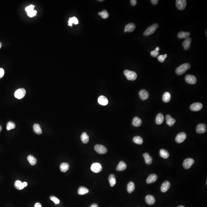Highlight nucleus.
Returning a JSON list of instances; mask_svg holds the SVG:
<instances>
[{
	"instance_id": "nucleus-1",
	"label": "nucleus",
	"mask_w": 207,
	"mask_h": 207,
	"mask_svg": "<svg viewBox=\"0 0 207 207\" xmlns=\"http://www.w3.org/2000/svg\"><path fill=\"white\" fill-rule=\"evenodd\" d=\"M191 68V65L189 63H184L180 65L176 68V72L178 75L183 74L188 69Z\"/></svg>"
},
{
	"instance_id": "nucleus-2",
	"label": "nucleus",
	"mask_w": 207,
	"mask_h": 207,
	"mask_svg": "<svg viewBox=\"0 0 207 207\" xmlns=\"http://www.w3.org/2000/svg\"><path fill=\"white\" fill-rule=\"evenodd\" d=\"M124 74L129 80L134 81L137 77V74L136 72L133 71L126 70L124 71Z\"/></svg>"
},
{
	"instance_id": "nucleus-3",
	"label": "nucleus",
	"mask_w": 207,
	"mask_h": 207,
	"mask_svg": "<svg viewBox=\"0 0 207 207\" xmlns=\"http://www.w3.org/2000/svg\"><path fill=\"white\" fill-rule=\"evenodd\" d=\"M158 24H155L148 27L147 29L145 31L143 34L144 36H147L151 34H152L156 31L157 29L158 28Z\"/></svg>"
},
{
	"instance_id": "nucleus-4",
	"label": "nucleus",
	"mask_w": 207,
	"mask_h": 207,
	"mask_svg": "<svg viewBox=\"0 0 207 207\" xmlns=\"http://www.w3.org/2000/svg\"><path fill=\"white\" fill-rule=\"evenodd\" d=\"M26 91L24 89H19L15 91L14 93V96L16 98L21 99L24 97Z\"/></svg>"
},
{
	"instance_id": "nucleus-5",
	"label": "nucleus",
	"mask_w": 207,
	"mask_h": 207,
	"mask_svg": "<svg viewBox=\"0 0 207 207\" xmlns=\"http://www.w3.org/2000/svg\"><path fill=\"white\" fill-rule=\"evenodd\" d=\"M94 148L96 152L99 154H105L107 151V148L105 146L103 145H100V144L96 145L94 146Z\"/></svg>"
},
{
	"instance_id": "nucleus-6",
	"label": "nucleus",
	"mask_w": 207,
	"mask_h": 207,
	"mask_svg": "<svg viewBox=\"0 0 207 207\" xmlns=\"http://www.w3.org/2000/svg\"><path fill=\"white\" fill-rule=\"evenodd\" d=\"M194 163L195 161L192 158H186L184 161L183 166L186 169H188L191 167Z\"/></svg>"
},
{
	"instance_id": "nucleus-7",
	"label": "nucleus",
	"mask_w": 207,
	"mask_h": 207,
	"mask_svg": "<svg viewBox=\"0 0 207 207\" xmlns=\"http://www.w3.org/2000/svg\"><path fill=\"white\" fill-rule=\"evenodd\" d=\"M102 166L98 163H95L91 165V171L95 173H98L101 172L102 170Z\"/></svg>"
},
{
	"instance_id": "nucleus-8",
	"label": "nucleus",
	"mask_w": 207,
	"mask_h": 207,
	"mask_svg": "<svg viewBox=\"0 0 207 207\" xmlns=\"http://www.w3.org/2000/svg\"><path fill=\"white\" fill-rule=\"evenodd\" d=\"M176 5L179 10H183L186 7V0H177Z\"/></svg>"
},
{
	"instance_id": "nucleus-9",
	"label": "nucleus",
	"mask_w": 207,
	"mask_h": 207,
	"mask_svg": "<svg viewBox=\"0 0 207 207\" xmlns=\"http://www.w3.org/2000/svg\"><path fill=\"white\" fill-rule=\"evenodd\" d=\"M185 79L186 82L189 84H195L197 82L196 78L194 75L187 74L185 76Z\"/></svg>"
},
{
	"instance_id": "nucleus-10",
	"label": "nucleus",
	"mask_w": 207,
	"mask_h": 207,
	"mask_svg": "<svg viewBox=\"0 0 207 207\" xmlns=\"http://www.w3.org/2000/svg\"><path fill=\"white\" fill-rule=\"evenodd\" d=\"M186 138V134L184 132H181L177 135L175 140L178 143H181L184 141Z\"/></svg>"
},
{
	"instance_id": "nucleus-11",
	"label": "nucleus",
	"mask_w": 207,
	"mask_h": 207,
	"mask_svg": "<svg viewBox=\"0 0 207 207\" xmlns=\"http://www.w3.org/2000/svg\"><path fill=\"white\" fill-rule=\"evenodd\" d=\"M203 107L201 103H193L190 107V109L193 111H198L201 110Z\"/></svg>"
},
{
	"instance_id": "nucleus-12",
	"label": "nucleus",
	"mask_w": 207,
	"mask_h": 207,
	"mask_svg": "<svg viewBox=\"0 0 207 207\" xmlns=\"http://www.w3.org/2000/svg\"><path fill=\"white\" fill-rule=\"evenodd\" d=\"M207 126L204 124H200L198 125L196 127V132L198 134H203L206 132Z\"/></svg>"
},
{
	"instance_id": "nucleus-13",
	"label": "nucleus",
	"mask_w": 207,
	"mask_h": 207,
	"mask_svg": "<svg viewBox=\"0 0 207 207\" xmlns=\"http://www.w3.org/2000/svg\"><path fill=\"white\" fill-rule=\"evenodd\" d=\"M139 95L140 98L142 100H147L149 97V94L146 90L144 89L140 91L139 92Z\"/></svg>"
},
{
	"instance_id": "nucleus-14",
	"label": "nucleus",
	"mask_w": 207,
	"mask_h": 207,
	"mask_svg": "<svg viewBox=\"0 0 207 207\" xmlns=\"http://www.w3.org/2000/svg\"><path fill=\"white\" fill-rule=\"evenodd\" d=\"M171 184L169 181H165L162 184L161 187V190L163 193L167 192L170 188Z\"/></svg>"
},
{
	"instance_id": "nucleus-15",
	"label": "nucleus",
	"mask_w": 207,
	"mask_h": 207,
	"mask_svg": "<svg viewBox=\"0 0 207 207\" xmlns=\"http://www.w3.org/2000/svg\"><path fill=\"white\" fill-rule=\"evenodd\" d=\"M166 123L169 126L172 127L176 122V120L172 117L170 115H167L166 116Z\"/></svg>"
},
{
	"instance_id": "nucleus-16",
	"label": "nucleus",
	"mask_w": 207,
	"mask_h": 207,
	"mask_svg": "<svg viewBox=\"0 0 207 207\" xmlns=\"http://www.w3.org/2000/svg\"><path fill=\"white\" fill-rule=\"evenodd\" d=\"M98 102L101 105H106L108 103V100L105 96H101L99 97L98 99Z\"/></svg>"
},
{
	"instance_id": "nucleus-17",
	"label": "nucleus",
	"mask_w": 207,
	"mask_h": 207,
	"mask_svg": "<svg viewBox=\"0 0 207 207\" xmlns=\"http://www.w3.org/2000/svg\"><path fill=\"white\" fill-rule=\"evenodd\" d=\"M145 201L146 203L148 205H153L155 202V197L151 195H148L146 196L145 197Z\"/></svg>"
},
{
	"instance_id": "nucleus-18",
	"label": "nucleus",
	"mask_w": 207,
	"mask_h": 207,
	"mask_svg": "<svg viewBox=\"0 0 207 207\" xmlns=\"http://www.w3.org/2000/svg\"><path fill=\"white\" fill-rule=\"evenodd\" d=\"M191 39L190 38H186L185 40L183 42L182 45L183 46L185 50H188L190 47L191 43Z\"/></svg>"
},
{
	"instance_id": "nucleus-19",
	"label": "nucleus",
	"mask_w": 207,
	"mask_h": 207,
	"mask_svg": "<svg viewBox=\"0 0 207 207\" xmlns=\"http://www.w3.org/2000/svg\"><path fill=\"white\" fill-rule=\"evenodd\" d=\"M158 177L156 174H151L149 175L146 179V182L148 184L154 183L157 179Z\"/></svg>"
},
{
	"instance_id": "nucleus-20",
	"label": "nucleus",
	"mask_w": 207,
	"mask_h": 207,
	"mask_svg": "<svg viewBox=\"0 0 207 207\" xmlns=\"http://www.w3.org/2000/svg\"><path fill=\"white\" fill-rule=\"evenodd\" d=\"M136 28V25L133 23H130L126 25L125 28L124 32H132L134 31Z\"/></svg>"
},
{
	"instance_id": "nucleus-21",
	"label": "nucleus",
	"mask_w": 207,
	"mask_h": 207,
	"mask_svg": "<svg viewBox=\"0 0 207 207\" xmlns=\"http://www.w3.org/2000/svg\"><path fill=\"white\" fill-rule=\"evenodd\" d=\"M141 123H142V121L141 119L137 117H134L132 120V125L136 127L140 126Z\"/></svg>"
},
{
	"instance_id": "nucleus-22",
	"label": "nucleus",
	"mask_w": 207,
	"mask_h": 207,
	"mask_svg": "<svg viewBox=\"0 0 207 207\" xmlns=\"http://www.w3.org/2000/svg\"><path fill=\"white\" fill-rule=\"evenodd\" d=\"M126 168V164L123 161H121L117 165L116 170L118 171H122L125 170Z\"/></svg>"
},
{
	"instance_id": "nucleus-23",
	"label": "nucleus",
	"mask_w": 207,
	"mask_h": 207,
	"mask_svg": "<svg viewBox=\"0 0 207 207\" xmlns=\"http://www.w3.org/2000/svg\"><path fill=\"white\" fill-rule=\"evenodd\" d=\"M143 156L145 159V162L146 164L150 165L152 163V158L148 153H144L143 154Z\"/></svg>"
},
{
	"instance_id": "nucleus-24",
	"label": "nucleus",
	"mask_w": 207,
	"mask_h": 207,
	"mask_svg": "<svg viewBox=\"0 0 207 207\" xmlns=\"http://www.w3.org/2000/svg\"><path fill=\"white\" fill-rule=\"evenodd\" d=\"M82 141L84 144H87L89 141V137L85 132H83L81 136Z\"/></svg>"
},
{
	"instance_id": "nucleus-25",
	"label": "nucleus",
	"mask_w": 207,
	"mask_h": 207,
	"mask_svg": "<svg viewBox=\"0 0 207 207\" xmlns=\"http://www.w3.org/2000/svg\"><path fill=\"white\" fill-rule=\"evenodd\" d=\"M164 121V115L162 113H159L156 118V123L157 124L160 125Z\"/></svg>"
},
{
	"instance_id": "nucleus-26",
	"label": "nucleus",
	"mask_w": 207,
	"mask_h": 207,
	"mask_svg": "<svg viewBox=\"0 0 207 207\" xmlns=\"http://www.w3.org/2000/svg\"><path fill=\"white\" fill-rule=\"evenodd\" d=\"M89 189L87 188H85L84 186H81L79 187L78 190V194L80 195H85L88 193Z\"/></svg>"
},
{
	"instance_id": "nucleus-27",
	"label": "nucleus",
	"mask_w": 207,
	"mask_h": 207,
	"mask_svg": "<svg viewBox=\"0 0 207 207\" xmlns=\"http://www.w3.org/2000/svg\"><path fill=\"white\" fill-rule=\"evenodd\" d=\"M135 189V184L134 182L131 181L127 184V190L128 193H131L134 191Z\"/></svg>"
},
{
	"instance_id": "nucleus-28",
	"label": "nucleus",
	"mask_w": 207,
	"mask_h": 207,
	"mask_svg": "<svg viewBox=\"0 0 207 207\" xmlns=\"http://www.w3.org/2000/svg\"><path fill=\"white\" fill-rule=\"evenodd\" d=\"M171 94L169 92H165L163 96V100L166 103H169L171 100Z\"/></svg>"
},
{
	"instance_id": "nucleus-29",
	"label": "nucleus",
	"mask_w": 207,
	"mask_h": 207,
	"mask_svg": "<svg viewBox=\"0 0 207 207\" xmlns=\"http://www.w3.org/2000/svg\"><path fill=\"white\" fill-rule=\"evenodd\" d=\"M69 166L67 163H62L60 166V169L62 172H66L69 169Z\"/></svg>"
},
{
	"instance_id": "nucleus-30",
	"label": "nucleus",
	"mask_w": 207,
	"mask_h": 207,
	"mask_svg": "<svg viewBox=\"0 0 207 207\" xmlns=\"http://www.w3.org/2000/svg\"><path fill=\"white\" fill-rule=\"evenodd\" d=\"M190 33L189 32H180L178 34V37L179 39H186L188 38L190 35Z\"/></svg>"
},
{
	"instance_id": "nucleus-31",
	"label": "nucleus",
	"mask_w": 207,
	"mask_h": 207,
	"mask_svg": "<svg viewBox=\"0 0 207 207\" xmlns=\"http://www.w3.org/2000/svg\"><path fill=\"white\" fill-rule=\"evenodd\" d=\"M33 129L34 132L36 133V134H41L42 133V130L38 124H34L33 126Z\"/></svg>"
},
{
	"instance_id": "nucleus-32",
	"label": "nucleus",
	"mask_w": 207,
	"mask_h": 207,
	"mask_svg": "<svg viewBox=\"0 0 207 207\" xmlns=\"http://www.w3.org/2000/svg\"><path fill=\"white\" fill-rule=\"evenodd\" d=\"M160 154L162 157L165 159H167L169 157V152L165 149H161L160 152Z\"/></svg>"
},
{
	"instance_id": "nucleus-33",
	"label": "nucleus",
	"mask_w": 207,
	"mask_h": 207,
	"mask_svg": "<svg viewBox=\"0 0 207 207\" xmlns=\"http://www.w3.org/2000/svg\"><path fill=\"white\" fill-rule=\"evenodd\" d=\"M109 181L110 184V186L113 187L116 184V178L114 174H111L109 176Z\"/></svg>"
},
{
	"instance_id": "nucleus-34",
	"label": "nucleus",
	"mask_w": 207,
	"mask_h": 207,
	"mask_svg": "<svg viewBox=\"0 0 207 207\" xmlns=\"http://www.w3.org/2000/svg\"><path fill=\"white\" fill-rule=\"evenodd\" d=\"M27 160L29 161V163L31 164V165H34L36 164L37 160L36 158H34L33 155H29L27 157Z\"/></svg>"
},
{
	"instance_id": "nucleus-35",
	"label": "nucleus",
	"mask_w": 207,
	"mask_h": 207,
	"mask_svg": "<svg viewBox=\"0 0 207 207\" xmlns=\"http://www.w3.org/2000/svg\"><path fill=\"white\" fill-rule=\"evenodd\" d=\"M133 141L135 143L141 145L143 143V139L140 136H136L133 138Z\"/></svg>"
},
{
	"instance_id": "nucleus-36",
	"label": "nucleus",
	"mask_w": 207,
	"mask_h": 207,
	"mask_svg": "<svg viewBox=\"0 0 207 207\" xmlns=\"http://www.w3.org/2000/svg\"><path fill=\"white\" fill-rule=\"evenodd\" d=\"M14 186L15 188L19 190L23 189L24 187L23 186V183L21 181L19 180H17L15 182Z\"/></svg>"
},
{
	"instance_id": "nucleus-37",
	"label": "nucleus",
	"mask_w": 207,
	"mask_h": 207,
	"mask_svg": "<svg viewBox=\"0 0 207 207\" xmlns=\"http://www.w3.org/2000/svg\"><path fill=\"white\" fill-rule=\"evenodd\" d=\"M72 24H78V20L76 17H73L70 18L68 21V25L70 26H72Z\"/></svg>"
},
{
	"instance_id": "nucleus-38",
	"label": "nucleus",
	"mask_w": 207,
	"mask_h": 207,
	"mask_svg": "<svg viewBox=\"0 0 207 207\" xmlns=\"http://www.w3.org/2000/svg\"><path fill=\"white\" fill-rule=\"evenodd\" d=\"M16 125L15 124L14 122L12 121H10L8 122L7 124V126H6V129L8 131H10V130L13 129L15 128Z\"/></svg>"
},
{
	"instance_id": "nucleus-39",
	"label": "nucleus",
	"mask_w": 207,
	"mask_h": 207,
	"mask_svg": "<svg viewBox=\"0 0 207 207\" xmlns=\"http://www.w3.org/2000/svg\"><path fill=\"white\" fill-rule=\"evenodd\" d=\"M99 15H100L103 19H107L109 17V14L108 13L106 10H103L102 12L98 13Z\"/></svg>"
},
{
	"instance_id": "nucleus-40",
	"label": "nucleus",
	"mask_w": 207,
	"mask_h": 207,
	"mask_svg": "<svg viewBox=\"0 0 207 207\" xmlns=\"http://www.w3.org/2000/svg\"><path fill=\"white\" fill-rule=\"evenodd\" d=\"M159 50H160V48L158 47H157L155 50L152 51L151 52V55L152 57H157L158 55L159 54V52H158Z\"/></svg>"
},
{
	"instance_id": "nucleus-41",
	"label": "nucleus",
	"mask_w": 207,
	"mask_h": 207,
	"mask_svg": "<svg viewBox=\"0 0 207 207\" xmlns=\"http://www.w3.org/2000/svg\"><path fill=\"white\" fill-rule=\"evenodd\" d=\"M167 57V54H165L164 55H160L157 58L158 61L161 62L163 63L164 62L165 59H166Z\"/></svg>"
},
{
	"instance_id": "nucleus-42",
	"label": "nucleus",
	"mask_w": 207,
	"mask_h": 207,
	"mask_svg": "<svg viewBox=\"0 0 207 207\" xmlns=\"http://www.w3.org/2000/svg\"><path fill=\"white\" fill-rule=\"evenodd\" d=\"M50 199L51 201H52L56 204H58L60 203V201L58 198L54 196H51L50 197Z\"/></svg>"
},
{
	"instance_id": "nucleus-43",
	"label": "nucleus",
	"mask_w": 207,
	"mask_h": 207,
	"mask_svg": "<svg viewBox=\"0 0 207 207\" xmlns=\"http://www.w3.org/2000/svg\"><path fill=\"white\" fill-rule=\"evenodd\" d=\"M36 11L35 10H32V11H30V12H27V14L28 16H29L30 17H34L36 15Z\"/></svg>"
},
{
	"instance_id": "nucleus-44",
	"label": "nucleus",
	"mask_w": 207,
	"mask_h": 207,
	"mask_svg": "<svg viewBox=\"0 0 207 207\" xmlns=\"http://www.w3.org/2000/svg\"><path fill=\"white\" fill-rule=\"evenodd\" d=\"M34 6L33 5H29V6L26 8H25V10L27 12H30V11L34 10Z\"/></svg>"
},
{
	"instance_id": "nucleus-45",
	"label": "nucleus",
	"mask_w": 207,
	"mask_h": 207,
	"mask_svg": "<svg viewBox=\"0 0 207 207\" xmlns=\"http://www.w3.org/2000/svg\"><path fill=\"white\" fill-rule=\"evenodd\" d=\"M4 74V71L2 68H0V78L3 77Z\"/></svg>"
},
{
	"instance_id": "nucleus-46",
	"label": "nucleus",
	"mask_w": 207,
	"mask_h": 207,
	"mask_svg": "<svg viewBox=\"0 0 207 207\" xmlns=\"http://www.w3.org/2000/svg\"><path fill=\"white\" fill-rule=\"evenodd\" d=\"M137 0H131V4L132 5H133V6H135L137 4Z\"/></svg>"
},
{
	"instance_id": "nucleus-47",
	"label": "nucleus",
	"mask_w": 207,
	"mask_h": 207,
	"mask_svg": "<svg viewBox=\"0 0 207 207\" xmlns=\"http://www.w3.org/2000/svg\"><path fill=\"white\" fill-rule=\"evenodd\" d=\"M151 2L153 4L155 5H157V4L158 3V0H151Z\"/></svg>"
},
{
	"instance_id": "nucleus-48",
	"label": "nucleus",
	"mask_w": 207,
	"mask_h": 207,
	"mask_svg": "<svg viewBox=\"0 0 207 207\" xmlns=\"http://www.w3.org/2000/svg\"><path fill=\"white\" fill-rule=\"evenodd\" d=\"M34 207H41V205L40 203H36Z\"/></svg>"
},
{
	"instance_id": "nucleus-49",
	"label": "nucleus",
	"mask_w": 207,
	"mask_h": 207,
	"mask_svg": "<svg viewBox=\"0 0 207 207\" xmlns=\"http://www.w3.org/2000/svg\"><path fill=\"white\" fill-rule=\"evenodd\" d=\"M90 207H98V205L97 204H94L91 205Z\"/></svg>"
},
{
	"instance_id": "nucleus-50",
	"label": "nucleus",
	"mask_w": 207,
	"mask_h": 207,
	"mask_svg": "<svg viewBox=\"0 0 207 207\" xmlns=\"http://www.w3.org/2000/svg\"><path fill=\"white\" fill-rule=\"evenodd\" d=\"M23 183V186H24V187H26L27 186V183L26 182H24V183Z\"/></svg>"
},
{
	"instance_id": "nucleus-51",
	"label": "nucleus",
	"mask_w": 207,
	"mask_h": 207,
	"mask_svg": "<svg viewBox=\"0 0 207 207\" xmlns=\"http://www.w3.org/2000/svg\"><path fill=\"white\" fill-rule=\"evenodd\" d=\"M2 130V127L1 126H0V132H1Z\"/></svg>"
},
{
	"instance_id": "nucleus-52",
	"label": "nucleus",
	"mask_w": 207,
	"mask_h": 207,
	"mask_svg": "<svg viewBox=\"0 0 207 207\" xmlns=\"http://www.w3.org/2000/svg\"><path fill=\"white\" fill-rule=\"evenodd\" d=\"M2 43H1V42H0V48H1V47H2Z\"/></svg>"
},
{
	"instance_id": "nucleus-53",
	"label": "nucleus",
	"mask_w": 207,
	"mask_h": 207,
	"mask_svg": "<svg viewBox=\"0 0 207 207\" xmlns=\"http://www.w3.org/2000/svg\"><path fill=\"white\" fill-rule=\"evenodd\" d=\"M178 207H185V206H179Z\"/></svg>"
},
{
	"instance_id": "nucleus-54",
	"label": "nucleus",
	"mask_w": 207,
	"mask_h": 207,
	"mask_svg": "<svg viewBox=\"0 0 207 207\" xmlns=\"http://www.w3.org/2000/svg\"><path fill=\"white\" fill-rule=\"evenodd\" d=\"M98 1H103V0H98Z\"/></svg>"
}]
</instances>
